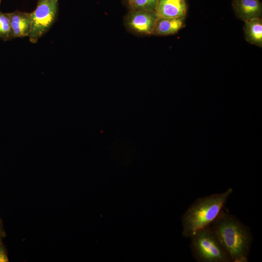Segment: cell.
I'll return each mask as SVG.
<instances>
[{
	"instance_id": "cell-5",
	"label": "cell",
	"mask_w": 262,
	"mask_h": 262,
	"mask_svg": "<svg viewBox=\"0 0 262 262\" xmlns=\"http://www.w3.org/2000/svg\"><path fill=\"white\" fill-rule=\"evenodd\" d=\"M158 16L155 12L131 10L124 18V24L131 33L140 36L152 35Z\"/></svg>"
},
{
	"instance_id": "cell-10",
	"label": "cell",
	"mask_w": 262,
	"mask_h": 262,
	"mask_svg": "<svg viewBox=\"0 0 262 262\" xmlns=\"http://www.w3.org/2000/svg\"><path fill=\"white\" fill-rule=\"evenodd\" d=\"M244 35L247 42L262 48V19L255 18L245 22Z\"/></svg>"
},
{
	"instance_id": "cell-6",
	"label": "cell",
	"mask_w": 262,
	"mask_h": 262,
	"mask_svg": "<svg viewBox=\"0 0 262 262\" xmlns=\"http://www.w3.org/2000/svg\"><path fill=\"white\" fill-rule=\"evenodd\" d=\"M232 7L236 17L244 22L262 17V4L260 0H232Z\"/></svg>"
},
{
	"instance_id": "cell-13",
	"label": "cell",
	"mask_w": 262,
	"mask_h": 262,
	"mask_svg": "<svg viewBox=\"0 0 262 262\" xmlns=\"http://www.w3.org/2000/svg\"><path fill=\"white\" fill-rule=\"evenodd\" d=\"M9 259L6 249L2 243L0 244V262H8Z\"/></svg>"
},
{
	"instance_id": "cell-3",
	"label": "cell",
	"mask_w": 262,
	"mask_h": 262,
	"mask_svg": "<svg viewBox=\"0 0 262 262\" xmlns=\"http://www.w3.org/2000/svg\"><path fill=\"white\" fill-rule=\"evenodd\" d=\"M190 238L192 254L197 262H232L212 225L198 230Z\"/></svg>"
},
{
	"instance_id": "cell-9",
	"label": "cell",
	"mask_w": 262,
	"mask_h": 262,
	"mask_svg": "<svg viewBox=\"0 0 262 262\" xmlns=\"http://www.w3.org/2000/svg\"><path fill=\"white\" fill-rule=\"evenodd\" d=\"M185 18L158 17L152 35L166 36L175 34L185 27Z\"/></svg>"
},
{
	"instance_id": "cell-2",
	"label": "cell",
	"mask_w": 262,
	"mask_h": 262,
	"mask_svg": "<svg viewBox=\"0 0 262 262\" xmlns=\"http://www.w3.org/2000/svg\"><path fill=\"white\" fill-rule=\"evenodd\" d=\"M232 193L229 188L220 194L197 198L182 216L183 236L190 238L198 230L211 225Z\"/></svg>"
},
{
	"instance_id": "cell-8",
	"label": "cell",
	"mask_w": 262,
	"mask_h": 262,
	"mask_svg": "<svg viewBox=\"0 0 262 262\" xmlns=\"http://www.w3.org/2000/svg\"><path fill=\"white\" fill-rule=\"evenodd\" d=\"M8 15L13 38L28 37L32 27L31 13L16 10Z\"/></svg>"
},
{
	"instance_id": "cell-16",
	"label": "cell",
	"mask_w": 262,
	"mask_h": 262,
	"mask_svg": "<svg viewBox=\"0 0 262 262\" xmlns=\"http://www.w3.org/2000/svg\"><path fill=\"white\" fill-rule=\"evenodd\" d=\"M56 0V1H58L59 0Z\"/></svg>"
},
{
	"instance_id": "cell-1",
	"label": "cell",
	"mask_w": 262,
	"mask_h": 262,
	"mask_svg": "<svg viewBox=\"0 0 262 262\" xmlns=\"http://www.w3.org/2000/svg\"><path fill=\"white\" fill-rule=\"evenodd\" d=\"M233 262H247L252 236L248 227L223 209L212 224Z\"/></svg>"
},
{
	"instance_id": "cell-11",
	"label": "cell",
	"mask_w": 262,
	"mask_h": 262,
	"mask_svg": "<svg viewBox=\"0 0 262 262\" xmlns=\"http://www.w3.org/2000/svg\"><path fill=\"white\" fill-rule=\"evenodd\" d=\"M158 0H126L131 10H143L155 12Z\"/></svg>"
},
{
	"instance_id": "cell-12",
	"label": "cell",
	"mask_w": 262,
	"mask_h": 262,
	"mask_svg": "<svg viewBox=\"0 0 262 262\" xmlns=\"http://www.w3.org/2000/svg\"><path fill=\"white\" fill-rule=\"evenodd\" d=\"M0 39L8 41L13 38L10 19L8 13L0 11Z\"/></svg>"
},
{
	"instance_id": "cell-14",
	"label": "cell",
	"mask_w": 262,
	"mask_h": 262,
	"mask_svg": "<svg viewBox=\"0 0 262 262\" xmlns=\"http://www.w3.org/2000/svg\"><path fill=\"white\" fill-rule=\"evenodd\" d=\"M6 236L5 232L4 231L2 222L0 219V244L2 243V239Z\"/></svg>"
},
{
	"instance_id": "cell-4",
	"label": "cell",
	"mask_w": 262,
	"mask_h": 262,
	"mask_svg": "<svg viewBox=\"0 0 262 262\" xmlns=\"http://www.w3.org/2000/svg\"><path fill=\"white\" fill-rule=\"evenodd\" d=\"M58 10V1L38 0L35 10L31 12L32 27L29 40L35 43L51 27L56 20Z\"/></svg>"
},
{
	"instance_id": "cell-15",
	"label": "cell",
	"mask_w": 262,
	"mask_h": 262,
	"mask_svg": "<svg viewBox=\"0 0 262 262\" xmlns=\"http://www.w3.org/2000/svg\"><path fill=\"white\" fill-rule=\"evenodd\" d=\"M1 0H0V5Z\"/></svg>"
},
{
	"instance_id": "cell-7",
	"label": "cell",
	"mask_w": 262,
	"mask_h": 262,
	"mask_svg": "<svg viewBox=\"0 0 262 262\" xmlns=\"http://www.w3.org/2000/svg\"><path fill=\"white\" fill-rule=\"evenodd\" d=\"M187 12L185 0H158L155 9L158 17H185Z\"/></svg>"
}]
</instances>
